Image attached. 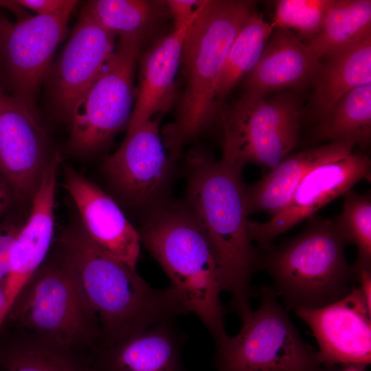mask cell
Returning a JSON list of instances; mask_svg holds the SVG:
<instances>
[{
    "label": "cell",
    "mask_w": 371,
    "mask_h": 371,
    "mask_svg": "<svg viewBox=\"0 0 371 371\" xmlns=\"http://www.w3.org/2000/svg\"><path fill=\"white\" fill-rule=\"evenodd\" d=\"M350 142H334L288 155L255 183L245 186L248 214L265 212L271 218L289 203L297 187L314 166L353 152Z\"/></svg>",
    "instance_id": "cell-21"
},
{
    "label": "cell",
    "mask_w": 371,
    "mask_h": 371,
    "mask_svg": "<svg viewBox=\"0 0 371 371\" xmlns=\"http://www.w3.org/2000/svg\"><path fill=\"white\" fill-rule=\"evenodd\" d=\"M158 2L146 0H94L85 7L106 30L120 37L143 40L154 23Z\"/></svg>",
    "instance_id": "cell-27"
},
{
    "label": "cell",
    "mask_w": 371,
    "mask_h": 371,
    "mask_svg": "<svg viewBox=\"0 0 371 371\" xmlns=\"http://www.w3.org/2000/svg\"><path fill=\"white\" fill-rule=\"evenodd\" d=\"M153 118L127 134L119 148L106 157L104 169L117 192L130 203L153 201L164 188L170 159Z\"/></svg>",
    "instance_id": "cell-14"
},
{
    "label": "cell",
    "mask_w": 371,
    "mask_h": 371,
    "mask_svg": "<svg viewBox=\"0 0 371 371\" xmlns=\"http://www.w3.org/2000/svg\"><path fill=\"white\" fill-rule=\"evenodd\" d=\"M57 245L76 271L97 314L98 346L114 344L160 322L190 313L170 286L153 288L136 269L93 243L81 224L64 229Z\"/></svg>",
    "instance_id": "cell-1"
},
{
    "label": "cell",
    "mask_w": 371,
    "mask_h": 371,
    "mask_svg": "<svg viewBox=\"0 0 371 371\" xmlns=\"http://www.w3.org/2000/svg\"><path fill=\"white\" fill-rule=\"evenodd\" d=\"M69 18L28 16L14 23L0 54V82L16 99L36 111L35 100Z\"/></svg>",
    "instance_id": "cell-12"
},
{
    "label": "cell",
    "mask_w": 371,
    "mask_h": 371,
    "mask_svg": "<svg viewBox=\"0 0 371 371\" xmlns=\"http://www.w3.org/2000/svg\"><path fill=\"white\" fill-rule=\"evenodd\" d=\"M273 30L262 14L256 10L243 23L230 47L218 81V104L244 76L255 68Z\"/></svg>",
    "instance_id": "cell-26"
},
{
    "label": "cell",
    "mask_w": 371,
    "mask_h": 371,
    "mask_svg": "<svg viewBox=\"0 0 371 371\" xmlns=\"http://www.w3.org/2000/svg\"><path fill=\"white\" fill-rule=\"evenodd\" d=\"M64 174V186L76 205L87 236L106 254L136 269L141 245L138 231L96 185L69 165Z\"/></svg>",
    "instance_id": "cell-16"
},
{
    "label": "cell",
    "mask_w": 371,
    "mask_h": 371,
    "mask_svg": "<svg viewBox=\"0 0 371 371\" xmlns=\"http://www.w3.org/2000/svg\"><path fill=\"white\" fill-rule=\"evenodd\" d=\"M60 161L56 152L32 199L30 214L19 231L10 271L3 284L5 305L1 316V327L20 292L49 254L54 236L55 192Z\"/></svg>",
    "instance_id": "cell-17"
},
{
    "label": "cell",
    "mask_w": 371,
    "mask_h": 371,
    "mask_svg": "<svg viewBox=\"0 0 371 371\" xmlns=\"http://www.w3.org/2000/svg\"><path fill=\"white\" fill-rule=\"evenodd\" d=\"M177 29L187 22L197 11L203 1L198 0H169L165 1Z\"/></svg>",
    "instance_id": "cell-32"
},
{
    "label": "cell",
    "mask_w": 371,
    "mask_h": 371,
    "mask_svg": "<svg viewBox=\"0 0 371 371\" xmlns=\"http://www.w3.org/2000/svg\"><path fill=\"white\" fill-rule=\"evenodd\" d=\"M115 37L85 5L52 78L53 103L63 118L69 121L77 103L112 55Z\"/></svg>",
    "instance_id": "cell-15"
},
{
    "label": "cell",
    "mask_w": 371,
    "mask_h": 371,
    "mask_svg": "<svg viewBox=\"0 0 371 371\" xmlns=\"http://www.w3.org/2000/svg\"><path fill=\"white\" fill-rule=\"evenodd\" d=\"M90 355L100 339L97 314L76 271L56 246L20 292L3 325Z\"/></svg>",
    "instance_id": "cell-5"
},
{
    "label": "cell",
    "mask_w": 371,
    "mask_h": 371,
    "mask_svg": "<svg viewBox=\"0 0 371 371\" xmlns=\"http://www.w3.org/2000/svg\"><path fill=\"white\" fill-rule=\"evenodd\" d=\"M370 157L354 151L326 160L311 169L297 187L288 205L265 223L248 220L251 241L269 249L272 240L300 222L313 216L324 205L344 195L360 181H370Z\"/></svg>",
    "instance_id": "cell-11"
},
{
    "label": "cell",
    "mask_w": 371,
    "mask_h": 371,
    "mask_svg": "<svg viewBox=\"0 0 371 371\" xmlns=\"http://www.w3.org/2000/svg\"><path fill=\"white\" fill-rule=\"evenodd\" d=\"M138 233L141 243L167 276L170 286L219 344L227 335L221 300L224 274L196 217L188 207H161L148 216Z\"/></svg>",
    "instance_id": "cell-3"
},
{
    "label": "cell",
    "mask_w": 371,
    "mask_h": 371,
    "mask_svg": "<svg viewBox=\"0 0 371 371\" xmlns=\"http://www.w3.org/2000/svg\"><path fill=\"white\" fill-rule=\"evenodd\" d=\"M201 6L187 22L159 39L142 56L136 101L127 131L135 129L155 114L166 113L172 107L177 91L175 78L181 65L183 43Z\"/></svg>",
    "instance_id": "cell-19"
},
{
    "label": "cell",
    "mask_w": 371,
    "mask_h": 371,
    "mask_svg": "<svg viewBox=\"0 0 371 371\" xmlns=\"http://www.w3.org/2000/svg\"><path fill=\"white\" fill-rule=\"evenodd\" d=\"M242 324L238 334L216 344L217 371H329L303 341L271 288L264 289L259 307Z\"/></svg>",
    "instance_id": "cell-8"
},
{
    "label": "cell",
    "mask_w": 371,
    "mask_h": 371,
    "mask_svg": "<svg viewBox=\"0 0 371 371\" xmlns=\"http://www.w3.org/2000/svg\"><path fill=\"white\" fill-rule=\"evenodd\" d=\"M186 337L174 319L114 344L98 346L91 355L93 371H186L182 359Z\"/></svg>",
    "instance_id": "cell-18"
},
{
    "label": "cell",
    "mask_w": 371,
    "mask_h": 371,
    "mask_svg": "<svg viewBox=\"0 0 371 371\" xmlns=\"http://www.w3.org/2000/svg\"><path fill=\"white\" fill-rule=\"evenodd\" d=\"M14 201L11 190L0 173V218Z\"/></svg>",
    "instance_id": "cell-33"
},
{
    "label": "cell",
    "mask_w": 371,
    "mask_h": 371,
    "mask_svg": "<svg viewBox=\"0 0 371 371\" xmlns=\"http://www.w3.org/2000/svg\"><path fill=\"white\" fill-rule=\"evenodd\" d=\"M255 68L247 75L245 93L265 95L317 80L322 65L306 43L289 30L277 29Z\"/></svg>",
    "instance_id": "cell-20"
},
{
    "label": "cell",
    "mask_w": 371,
    "mask_h": 371,
    "mask_svg": "<svg viewBox=\"0 0 371 371\" xmlns=\"http://www.w3.org/2000/svg\"><path fill=\"white\" fill-rule=\"evenodd\" d=\"M334 0H280L276 3L273 29H293L300 39L310 42L321 31Z\"/></svg>",
    "instance_id": "cell-29"
},
{
    "label": "cell",
    "mask_w": 371,
    "mask_h": 371,
    "mask_svg": "<svg viewBox=\"0 0 371 371\" xmlns=\"http://www.w3.org/2000/svg\"><path fill=\"white\" fill-rule=\"evenodd\" d=\"M22 225L12 219L0 225V284L3 286L10 271L14 249Z\"/></svg>",
    "instance_id": "cell-30"
},
{
    "label": "cell",
    "mask_w": 371,
    "mask_h": 371,
    "mask_svg": "<svg viewBox=\"0 0 371 371\" xmlns=\"http://www.w3.org/2000/svg\"><path fill=\"white\" fill-rule=\"evenodd\" d=\"M294 311L311 328L323 366L332 368L337 365L370 363L371 308L359 286L324 306Z\"/></svg>",
    "instance_id": "cell-13"
},
{
    "label": "cell",
    "mask_w": 371,
    "mask_h": 371,
    "mask_svg": "<svg viewBox=\"0 0 371 371\" xmlns=\"http://www.w3.org/2000/svg\"><path fill=\"white\" fill-rule=\"evenodd\" d=\"M315 136L368 147L371 137V84L355 88L338 100L319 120Z\"/></svg>",
    "instance_id": "cell-25"
},
{
    "label": "cell",
    "mask_w": 371,
    "mask_h": 371,
    "mask_svg": "<svg viewBox=\"0 0 371 371\" xmlns=\"http://www.w3.org/2000/svg\"><path fill=\"white\" fill-rule=\"evenodd\" d=\"M347 244L334 219L311 216L301 234L260 257L259 265L289 307L320 308L341 299L353 287L352 267L345 256Z\"/></svg>",
    "instance_id": "cell-6"
},
{
    "label": "cell",
    "mask_w": 371,
    "mask_h": 371,
    "mask_svg": "<svg viewBox=\"0 0 371 371\" xmlns=\"http://www.w3.org/2000/svg\"><path fill=\"white\" fill-rule=\"evenodd\" d=\"M316 80L311 114L320 120L348 92L371 84V35L327 57Z\"/></svg>",
    "instance_id": "cell-23"
},
{
    "label": "cell",
    "mask_w": 371,
    "mask_h": 371,
    "mask_svg": "<svg viewBox=\"0 0 371 371\" xmlns=\"http://www.w3.org/2000/svg\"><path fill=\"white\" fill-rule=\"evenodd\" d=\"M54 155L50 156L47 133L36 111L13 97L0 82V173L14 201L32 203Z\"/></svg>",
    "instance_id": "cell-10"
},
{
    "label": "cell",
    "mask_w": 371,
    "mask_h": 371,
    "mask_svg": "<svg viewBox=\"0 0 371 371\" xmlns=\"http://www.w3.org/2000/svg\"><path fill=\"white\" fill-rule=\"evenodd\" d=\"M343 210L335 218L347 243L357 247L358 256L352 267H371V199L368 194L350 190L344 194Z\"/></svg>",
    "instance_id": "cell-28"
},
{
    "label": "cell",
    "mask_w": 371,
    "mask_h": 371,
    "mask_svg": "<svg viewBox=\"0 0 371 371\" xmlns=\"http://www.w3.org/2000/svg\"><path fill=\"white\" fill-rule=\"evenodd\" d=\"M367 366L360 364H351L342 366L341 371H364Z\"/></svg>",
    "instance_id": "cell-35"
},
{
    "label": "cell",
    "mask_w": 371,
    "mask_h": 371,
    "mask_svg": "<svg viewBox=\"0 0 371 371\" xmlns=\"http://www.w3.org/2000/svg\"><path fill=\"white\" fill-rule=\"evenodd\" d=\"M14 23L0 12V54Z\"/></svg>",
    "instance_id": "cell-34"
},
{
    "label": "cell",
    "mask_w": 371,
    "mask_h": 371,
    "mask_svg": "<svg viewBox=\"0 0 371 371\" xmlns=\"http://www.w3.org/2000/svg\"><path fill=\"white\" fill-rule=\"evenodd\" d=\"M24 9H29L36 15L67 17L78 3L74 0H15Z\"/></svg>",
    "instance_id": "cell-31"
},
{
    "label": "cell",
    "mask_w": 371,
    "mask_h": 371,
    "mask_svg": "<svg viewBox=\"0 0 371 371\" xmlns=\"http://www.w3.org/2000/svg\"><path fill=\"white\" fill-rule=\"evenodd\" d=\"M187 207L210 238L221 262L225 291L241 320L251 312L250 280L260 256L247 227V207L242 174L194 150L186 159Z\"/></svg>",
    "instance_id": "cell-2"
},
{
    "label": "cell",
    "mask_w": 371,
    "mask_h": 371,
    "mask_svg": "<svg viewBox=\"0 0 371 371\" xmlns=\"http://www.w3.org/2000/svg\"><path fill=\"white\" fill-rule=\"evenodd\" d=\"M255 5L254 1L205 0L188 28L181 56L185 89L165 140L174 156L215 117L216 87L227 55Z\"/></svg>",
    "instance_id": "cell-4"
},
{
    "label": "cell",
    "mask_w": 371,
    "mask_h": 371,
    "mask_svg": "<svg viewBox=\"0 0 371 371\" xmlns=\"http://www.w3.org/2000/svg\"><path fill=\"white\" fill-rule=\"evenodd\" d=\"M217 113L223 131L221 161L237 172L249 164L269 172L297 144L302 109L291 94L267 99L245 93L229 106L218 104Z\"/></svg>",
    "instance_id": "cell-7"
},
{
    "label": "cell",
    "mask_w": 371,
    "mask_h": 371,
    "mask_svg": "<svg viewBox=\"0 0 371 371\" xmlns=\"http://www.w3.org/2000/svg\"><path fill=\"white\" fill-rule=\"evenodd\" d=\"M5 305V293L3 286L0 284V328H1V316Z\"/></svg>",
    "instance_id": "cell-36"
},
{
    "label": "cell",
    "mask_w": 371,
    "mask_h": 371,
    "mask_svg": "<svg viewBox=\"0 0 371 371\" xmlns=\"http://www.w3.org/2000/svg\"><path fill=\"white\" fill-rule=\"evenodd\" d=\"M142 39L120 37L119 44L75 106L69 146L80 153L95 150L128 124L137 92L136 62Z\"/></svg>",
    "instance_id": "cell-9"
},
{
    "label": "cell",
    "mask_w": 371,
    "mask_h": 371,
    "mask_svg": "<svg viewBox=\"0 0 371 371\" xmlns=\"http://www.w3.org/2000/svg\"><path fill=\"white\" fill-rule=\"evenodd\" d=\"M0 367L3 371H93L90 355L6 326L0 329Z\"/></svg>",
    "instance_id": "cell-22"
},
{
    "label": "cell",
    "mask_w": 371,
    "mask_h": 371,
    "mask_svg": "<svg viewBox=\"0 0 371 371\" xmlns=\"http://www.w3.org/2000/svg\"><path fill=\"white\" fill-rule=\"evenodd\" d=\"M370 35V0H334L321 31L307 45L319 60L344 51Z\"/></svg>",
    "instance_id": "cell-24"
}]
</instances>
